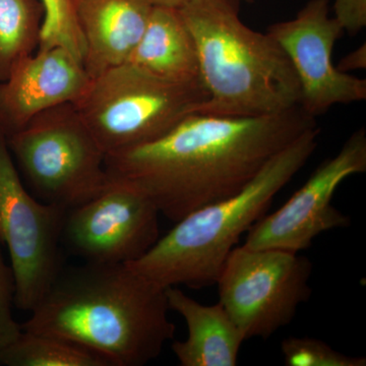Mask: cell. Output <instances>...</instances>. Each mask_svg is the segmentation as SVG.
<instances>
[{
  "label": "cell",
  "mask_w": 366,
  "mask_h": 366,
  "mask_svg": "<svg viewBox=\"0 0 366 366\" xmlns=\"http://www.w3.org/2000/svg\"><path fill=\"white\" fill-rule=\"evenodd\" d=\"M315 127L300 106L257 117L194 112L154 141L106 154V173L143 192L177 223L234 196L269 159Z\"/></svg>",
  "instance_id": "1"
},
{
  "label": "cell",
  "mask_w": 366,
  "mask_h": 366,
  "mask_svg": "<svg viewBox=\"0 0 366 366\" xmlns=\"http://www.w3.org/2000/svg\"><path fill=\"white\" fill-rule=\"evenodd\" d=\"M165 288L124 264L64 269L21 326L99 354L112 366H143L174 338Z\"/></svg>",
  "instance_id": "2"
},
{
  "label": "cell",
  "mask_w": 366,
  "mask_h": 366,
  "mask_svg": "<svg viewBox=\"0 0 366 366\" xmlns=\"http://www.w3.org/2000/svg\"><path fill=\"white\" fill-rule=\"evenodd\" d=\"M242 0H189L180 7L194 36L208 99L197 113L257 117L300 106V81L287 55L239 16Z\"/></svg>",
  "instance_id": "3"
},
{
  "label": "cell",
  "mask_w": 366,
  "mask_h": 366,
  "mask_svg": "<svg viewBox=\"0 0 366 366\" xmlns=\"http://www.w3.org/2000/svg\"><path fill=\"white\" fill-rule=\"evenodd\" d=\"M320 134L319 127L303 132L269 159L244 189L192 212L127 266L162 288L215 285L243 233L261 220L274 197L317 150Z\"/></svg>",
  "instance_id": "4"
},
{
  "label": "cell",
  "mask_w": 366,
  "mask_h": 366,
  "mask_svg": "<svg viewBox=\"0 0 366 366\" xmlns=\"http://www.w3.org/2000/svg\"><path fill=\"white\" fill-rule=\"evenodd\" d=\"M207 99L202 81L175 83L125 62L92 79L74 104L110 154L162 137Z\"/></svg>",
  "instance_id": "5"
},
{
  "label": "cell",
  "mask_w": 366,
  "mask_h": 366,
  "mask_svg": "<svg viewBox=\"0 0 366 366\" xmlns=\"http://www.w3.org/2000/svg\"><path fill=\"white\" fill-rule=\"evenodd\" d=\"M6 142L34 196L43 203L69 211L107 185L105 152L74 103L40 113Z\"/></svg>",
  "instance_id": "6"
},
{
  "label": "cell",
  "mask_w": 366,
  "mask_h": 366,
  "mask_svg": "<svg viewBox=\"0 0 366 366\" xmlns=\"http://www.w3.org/2000/svg\"><path fill=\"white\" fill-rule=\"evenodd\" d=\"M314 264L300 252L236 247L217 279L219 302L244 340L269 337L288 326L312 295Z\"/></svg>",
  "instance_id": "7"
},
{
  "label": "cell",
  "mask_w": 366,
  "mask_h": 366,
  "mask_svg": "<svg viewBox=\"0 0 366 366\" xmlns=\"http://www.w3.org/2000/svg\"><path fill=\"white\" fill-rule=\"evenodd\" d=\"M67 209L29 192L0 134V242L16 280V305L32 312L62 269L59 243Z\"/></svg>",
  "instance_id": "8"
},
{
  "label": "cell",
  "mask_w": 366,
  "mask_h": 366,
  "mask_svg": "<svg viewBox=\"0 0 366 366\" xmlns=\"http://www.w3.org/2000/svg\"><path fill=\"white\" fill-rule=\"evenodd\" d=\"M159 217L143 192L108 179L97 197L66 212L61 240L86 262L131 264L160 238Z\"/></svg>",
  "instance_id": "9"
},
{
  "label": "cell",
  "mask_w": 366,
  "mask_h": 366,
  "mask_svg": "<svg viewBox=\"0 0 366 366\" xmlns=\"http://www.w3.org/2000/svg\"><path fill=\"white\" fill-rule=\"evenodd\" d=\"M366 172V132L360 127L338 154L324 161L307 182L272 215L247 231L243 245L252 249L300 252L315 238L333 229L350 225V218L332 204L339 185L347 177Z\"/></svg>",
  "instance_id": "10"
},
{
  "label": "cell",
  "mask_w": 366,
  "mask_h": 366,
  "mask_svg": "<svg viewBox=\"0 0 366 366\" xmlns=\"http://www.w3.org/2000/svg\"><path fill=\"white\" fill-rule=\"evenodd\" d=\"M343 33L330 16L329 0H310L292 20L269 26V35L292 64L300 85V107L310 117L366 99L365 79L341 72L334 64V46Z\"/></svg>",
  "instance_id": "11"
},
{
  "label": "cell",
  "mask_w": 366,
  "mask_h": 366,
  "mask_svg": "<svg viewBox=\"0 0 366 366\" xmlns=\"http://www.w3.org/2000/svg\"><path fill=\"white\" fill-rule=\"evenodd\" d=\"M91 79L83 64L59 46L19 60L0 81V134L7 139L40 113L76 103Z\"/></svg>",
  "instance_id": "12"
},
{
  "label": "cell",
  "mask_w": 366,
  "mask_h": 366,
  "mask_svg": "<svg viewBox=\"0 0 366 366\" xmlns=\"http://www.w3.org/2000/svg\"><path fill=\"white\" fill-rule=\"evenodd\" d=\"M152 9L147 0H76L85 44L83 66L91 79L127 62Z\"/></svg>",
  "instance_id": "13"
},
{
  "label": "cell",
  "mask_w": 366,
  "mask_h": 366,
  "mask_svg": "<svg viewBox=\"0 0 366 366\" xmlns=\"http://www.w3.org/2000/svg\"><path fill=\"white\" fill-rule=\"evenodd\" d=\"M170 310L187 322V338L172 351L182 366H235L244 337L220 302L204 305L177 286L165 288Z\"/></svg>",
  "instance_id": "14"
},
{
  "label": "cell",
  "mask_w": 366,
  "mask_h": 366,
  "mask_svg": "<svg viewBox=\"0 0 366 366\" xmlns=\"http://www.w3.org/2000/svg\"><path fill=\"white\" fill-rule=\"evenodd\" d=\"M127 62L175 83L202 81L196 42L178 9L153 6Z\"/></svg>",
  "instance_id": "15"
},
{
  "label": "cell",
  "mask_w": 366,
  "mask_h": 366,
  "mask_svg": "<svg viewBox=\"0 0 366 366\" xmlns=\"http://www.w3.org/2000/svg\"><path fill=\"white\" fill-rule=\"evenodd\" d=\"M44 18L42 0H0V81L16 61L37 51Z\"/></svg>",
  "instance_id": "16"
},
{
  "label": "cell",
  "mask_w": 366,
  "mask_h": 366,
  "mask_svg": "<svg viewBox=\"0 0 366 366\" xmlns=\"http://www.w3.org/2000/svg\"><path fill=\"white\" fill-rule=\"evenodd\" d=\"M0 365L9 366H112L99 354L51 335L24 331L0 350Z\"/></svg>",
  "instance_id": "17"
},
{
  "label": "cell",
  "mask_w": 366,
  "mask_h": 366,
  "mask_svg": "<svg viewBox=\"0 0 366 366\" xmlns=\"http://www.w3.org/2000/svg\"><path fill=\"white\" fill-rule=\"evenodd\" d=\"M45 18L38 49L64 48L83 64L85 44L76 14V0H42Z\"/></svg>",
  "instance_id": "18"
},
{
  "label": "cell",
  "mask_w": 366,
  "mask_h": 366,
  "mask_svg": "<svg viewBox=\"0 0 366 366\" xmlns=\"http://www.w3.org/2000/svg\"><path fill=\"white\" fill-rule=\"evenodd\" d=\"M281 352L287 366H365L366 358L349 356L312 337L289 336L281 342Z\"/></svg>",
  "instance_id": "19"
},
{
  "label": "cell",
  "mask_w": 366,
  "mask_h": 366,
  "mask_svg": "<svg viewBox=\"0 0 366 366\" xmlns=\"http://www.w3.org/2000/svg\"><path fill=\"white\" fill-rule=\"evenodd\" d=\"M0 242V350L11 345L23 329L14 317L16 305V280L11 267L6 264Z\"/></svg>",
  "instance_id": "20"
},
{
  "label": "cell",
  "mask_w": 366,
  "mask_h": 366,
  "mask_svg": "<svg viewBox=\"0 0 366 366\" xmlns=\"http://www.w3.org/2000/svg\"><path fill=\"white\" fill-rule=\"evenodd\" d=\"M334 14L344 32L356 35L366 26V0H335Z\"/></svg>",
  "instance_id": "21"
},
{
  "label": "cell",
  "mask_w": 366,
  "mask_h": 366,
  "mask_svg": "<svg viewBox=\"0 0 366 366\" xmlns=\"http://www.w3.org/2000/svg\"><path fill=\"white\" fill-rule=\"evenodd\" d=\"M337 69L341 72L349 74L353 71H362L366 69V44L363 43L360 47L349 52L340 60Z\"/></svg>",
  "instance_id": "22"
},
{
  "label": "cell",
  "mask_w": 366,
  "mask_h": 366,
  "mask_svg": "<svg viewBox=\"0 0 366 366\" xmlns=\"http://www.w3.org/2000/svg\"><path fill=\"white\" fill-rule=\"evenodd\" d=\"M152 6L172 7L180 9L184 6L189 0H147Z\"/></svg>",
  "instance_id": "23"
},
{
  "label": "cell",
  "mask_w": 366,
  "mask_h": 366,
  "mask_svg": "<svg viewBox=\"0 0 366 366\" xmlns=\"http://www.w3.org/2000/svg\"><path fill=\"white\" fill-rule=\"evenodd\" d=\"M242 1H247V2H249V1H252V0H242Z\"/></svg>",
  "instance_id": "24"
}]
</instances>
